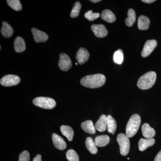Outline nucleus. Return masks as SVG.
Returning a JSON list of instances; mask_svg holds the SVG:
<instances>
[{
    "label": "nucleus",
    "instance_id": "nucleus-11",
    "mask_svg": "<svg viewBox=\"0 0 161 161\" xmlns=\"http://www.w3.org/2000/svg\"><path fill=\"white\" fill-rule=\"evenodd\" d=\"M92 31L96 37L98 38H104L108 35V30L105 26L102 24L93 25L92 26Z\"/></svg>",
    "mask_w": 161,
    "mask_h": 161
},
{
    "label": "nucleus",
    "instance_id": "nucleus-33",
    "mask_svg": "<svg viewBox=\"0 0 161 161\" xmlns=\"http://www.w3.org/2000/svg\"><path fill=\"white\" fill-rule=\"evenodd\" d=\"M33 161H42V158L40 154H38L34 158Z\"/></svg>",
    "mask_w": 161,
    "mask_h": 161
},
{
    "label": "nucleus",
    "instance_id": "nucleus-28",
    "mask_svg": "<svg viewBox=\"0 0 161 161\" xmlns=\"http://www.w3.org/2000/svg\"><path fill=\"white\" fill-rule=\"evenodd\" d=\"M81 5L79 2H77L75 3L74 7L70 13L71 17L75 18L78 17L79 16L80 9H81Z\"/></svg>",
    "mask_w": 161,
    "mask_h": 161
},
{
    "label": "nucleus",
    "instance_id": "nucleus-8",
    "mask_svg": "<svg viewBox=\"0 0 161 161\" xmlns=\"http://www.w3.org/2000/svg\"><path fill=\"white\" fill-rule=\"evenodd\" d=\"M157 45L156 40H148L145 43L142 52V56L143 58L148 57L154 50Z\"/></svg>",
    "mask_w": 161,
    "mask_h": 161
},
{
    "label": "nucleus",
    "instance_id": "nucleus-35",
    "mask_svg": "<svg viewBox=\"0 0 161 161\" xmlns=\"http://www.w3.org/2000/svg\"><path fill=\"white\" fill-rule=\"evenodd\" d=\"M90 2L93 3H98L101 2V1L100 0H92V1H90Z\"/></svg>",
    "mask_w": 161,
    "mask_h": 161
},
{
    "label": "nucleus",
    "instance_id": "nucleus-24",
    "mask_svg": "<svg viewBox=\"0 0 161 161\" xmlns=\"http://www.w3.org/2000/svg\"><path fill=\"white\" fill-rule=\"evenodd\" d=\"M86 146L87 150L91 153L93 154H96L98 152V149L93 139L91 137L86 138Z\"/></svg>",
    "mask_w": 161,
    "mask_h": 161
},
{
    "label": "nucleus",
    "instance_id": "nucleus-6",
    "mask_svg": "<svg viewBox=\"0 0 161 161\" xmlns=\"http://www.w3.org/2000/svg\"><path fill=\"white\" fill-rule=\"evenodd\" d=\"M20 82V78L17 75H6L1 78L0 83L4 86L9 87L17 85Z\"/></svg>",
    "mask_w": 161,
    "mask_h": 161
},
{
    "label": "nucleus",
    "instance_id": "nucleus-7",
    "mask_svg": "<svg viewBox=\"0 0 161 161\" xmlns=\"http://www.w3.org/2000/svg\"><path fill=\"white\" fill-rule=\"evenodd\" d=\"M58 66L59 68L63 71H67L71 68L72 64L70 58L65 53H61L60 55Z\"/></svg>",
    "mask_w": 161,
    "mask_h": 161
},
{
    "label": "nucleus",
    "instance_id": "nucleus-3",
    "mask_svg": "<svg viewBox=\"0 0 161 161\" xmlns=\"http://www.w3.org/2000/svg\"><path fill=\"white\" fill-rule=\"evenodd\" d=\"M141 123V119L138 114H134L130 117L127 123L126 135L129 138L133 137L137 133Z\"/></svg>",
    "mask_w": 161,
    "mask_h": 161
},
{
    "label": "nucleus",
    "instance_id": "nucleus-2",
    "mask_svg": "<svg viewBox=\"0 0 161 161\" xmlns=\"http://www.w3.org/2000/svg\"><path fill=\"white\" fill-rule=\"evenodd\" d=\"M157 75L155 72L150 71L146 73L139 79L137 86L142 90L151 88L155 83Z\"/></svg>",
    "mask_w": 161,
    "mask_h": 161
},
{
    "label": "nucleus",
    "instance_id": "nucleus-17",
    "mask_svg": "<svg viewBox=\"0 0 161 161\" xmlns=\"http://www.w3.org/2000/svg\"><path fill=\"white\" fill-rule=\"evenodd\" d=\"M150 25V20L149 18L143 15H141L138 18V29L140 30H147L149 29Z\"/></svg>",
    "mask_w": 161,
    "mask_h": 161
},
{
    "label": "nucleus",
    "instance_id": "nucleus-32",
    "mask_svg": "<svg viewBox=\"0 0 161 161\" xmlns=\"http://www.w3.org/2000/svg\"><path fill=\"white\" fill-rule=\"evenodd\" d=\"M154 161H161V150L156 156Z\"/></svg>",
    "mask_w": 161,
    "mask_h": 161
},
{
    "label": "nucleus",
    "instance_id": "nucleus-1",
    "mask_svg": "<svg viewBox=\"0 0 161 161\" xmlns=\"http://www.w3.org/2000/svg\"><path fill=\"white\" fill-rule=\"evenodd\" d=\"M106 77L102 74L87 75L80 80V84L89 88H97L102 86L106 82Z\"/></svg>",
    "mask_w": 161,
    "mask_h": 161
},
{
    "label": "nucleus",
    "instance_id": "nucleus-34",
    "mask_svg": "<svg viewBox=\"0 0 161 161\" xmlns=\"http://www.w3.org/2000/svg\"><path fill=\"white\" fill-rule=\"evenodd\" d=\"M156 1L155 0H142V2H143L144 3H152L155 2Z\"/></svg>",
    "mask_w": 161,
    "mask_h": 161
},
{
    "label": "nucleus",
    "instance_id": "nucleus-22",
    "mask_svg": "<svg viewBox=\"0 0 161 161\" xmlns=\"http://www.w3.org/2000/svg\"><path fill=\"white\" fill-rule=\"evenodd\" d=\"M94 142L97 147H105L109 143L110 137L108 135L99 136L95 137Z\"/></svg>",
    "mask_w": 161,
    "mask_h": 161
},
{
    "label": "nucleus",
    "instance_id": "nucleus-20",
    "mask_svg": "<svg viewBox=\"0 0 161 161\" xmlns=\"http://www.w3.org/2000/svg\"><path fill=\"white\" fill-rule=\"evenodd\" d=\"M82 130L90 134H95L96 132L95 127L92 120H87L81 124Z\"/></svg>",
    "mask_w": 161,
    "mask_h": 161
},
{
    "label": "nucleus",
    "instance_id": "nucleus-16",
    "mask_svg": "<svg viewBox=\"0 0 161 161\" xmlns=\"http://www.w3.org/2000/svg\"><path fill=\"white\" fill-rule=\"evenodd\" d=\"M14 47L15 52L18 53H22L26 50V43L23 38L17 37L15 39Z\"/></svg>",
    "mask_w": 161,
    "mask_h": 161
},
{
    "label": "nucleus",
    "instance_id": "nucleus-26",
    "mask_svg": "<svg viewBox=\"0 0 161 161\" xmlns=\"http://www.w3.org/2000/svg\"><path fill=\"white\" fill-rule=\"evenodd\" d=\"M8 6L15 11H19L22 9V6L19 0H7Z\"/></svg>",
    "mask_w": 161,
    "mask_h": 161
},
{
    "label": "nucleus",
    "instance_id": "nucleus-13",
    "mask_svg": "<svg viewBox=\"0 0 161 161\" xmlns=\"http://www.w3.org/2000/svg\"><path fill=\"white\" fill-rule=\"evenodd\" d=\"M142 130L143 136L146 138L151 139L155 136V130L151 128L149 124H144L142 126Z\"/></svg>",
    "mask_w": 161,
    "mask_h": 161
},
{
    "label": "nucleus",
    "instance_id": "nucleus-21",
    "mask_svg": "<svg viewBox=\"0 0 161 161\" xmlns=\"http://www.w3.org/2000/svg\"><path fill=\"white\" fill-rule=\"evenodd\" d=\"M60 131L64 136L71 142L73 140L74 136V130L71 127L67 125H62L60 128Z\"/></svg>",
    "mask_w": 161,
    "mask_h": 161
},
{
    "label": "nucleus",
    "instance_id": "nucleus-19",
    "mask_svg": "<svg viewBox=\"0 0 161 161\" xmlns=\"http://www.w3.org/2000/svg\"><path fill=\"white\" fill-rule=\"evenodd\" d=\"M117 129V124L115 119L112 117V115L107 116V130L108 132L112 134L114 133Z\"/></svg>",
    "mask_w": 161,
    "mask_h": 161
},
{
    "label": "nucleus",
    "instance_id": "nucleus-14",
    "mask_svg": "<svg viewBox=\"0 0 161 161\" xmlns=\"http://www.w3.org/2000/svg\"><path fill=\"white\" fill-rule=\"evenodd\" d=\"M155 142V140L153 138L141 139L138 143L139 149L141 151H143L148 147L153 146Z\"/></svg>",
    "mask_w": 161,
    "mask_h": 161
},
{
    "label": "nucleus",
    "instance_id": "nucleus-36",
    "mask_svg": "<svg viewBox=\"0 0 161 161\" xmlns=\"http://www.w3.org/2000/svg\"><path fill=\"white\" fill-rule=\"evenodd\" d=\"M76 65H78V63H76Z\"/></svg>",
    "mask_w": 161,
    "mask_h": 161
},
{
    "label": "nucleus",
    "instance_id": "nucleus-10",
    "mask_svg": "<svg viewBox=\"0 0 161 161\" xmlns=\"http://www.w3.org/2000/svg\"><path fill=\"white\" fill-rule=\"evenodd\" d=\"M90 58V54L85 48L81 47L78 50L76 56V59L79 64H83L86 63Z\"/></svg>",
    "mask_w": 161,
    "mask_h": 161
},
{
    "label": "nucleus",
    "instance_id": "nucleus-5",
    "mask_svg": "<svg viewBox=\"0 0 161 161\" xmlns=\"http://www.w3.org/2000/svg\"><path fill=\"white\" fill-rule=\"evenodd\" d=\"M116 140L119 145L120 154L123 156L128 155L130 152V146L129 137L123 133H120L118 134Z\"/></svg>",
    "mask_w": 161,
    "mask_h": 161
},
{
    "label": "nucleus",
    "instance_id": "nucleus-31",
    "mask_svg": "<svg viewBox=\"0 0 161 161\" xmlns=\"http://www.w3.org/2000/svg\"><path fill=\"white\" fill-rule=\"evenodd\" d=\"M19 161H30V154L28 151H23L20 153Z\"/></svg>",
    "mask_w": 161,
    "mask_h": 161
},
{
    "label": "nucleus",
    "instance_id": "nucleus-27",
    "mask_svg": "<svg viewBox=\"0 0 161 161\" xmlns=\"http://www.w3.org/2000/svg\"><path fill=\"white\" fill-rule=\"evenodd\" d=\"M113 60L117 64H121L123 62L124 54L122 50L119 49L115 52L113 56Z\"/></svg>",
    "mask_w": 161,
    "mask_h": 161
},
{
    "label": "nucleus",
    "instance_id": "nucleus-18",
    "mask_svg": "<svg viewBox=\"0 0 161 161\" xmlns=\"http://www.w3.org/2000/svg\"><path fill=\"white\" fill-rule=\"evenodd\" d=\"M1 31L3 37L6 38H10L13 34L14 30L9 23L4 22L3 23Z\"/></svg>",
    "mask_w": 161,
    "mask_h": 161
},
{
    "label": "nucleus",
    "instance_id": "nucleus-4",
    "mask_svg": "<svg viewBox=\"0 0 161 161\" xmlns=\"http://www.w3.org/2000/svg\"><path fill=\"white\" fill-rule=\"evenodd\" d=\"M33 103L36 106L45 109H52L56 106V101L48 97H39L35 98L33 100Z\"/></svg>",
    "mask_w": 161,
    "mask_h": 161
},
{
    "label": "nucleus",
    "instance_id": "nucleus-25",
    "mask_svg": "<svg viewBox=\"0 0 161 161\" xmlns=\"http://www.w3.org/2000/svg\"><path fill=\"white\" fill-rule=\"evenodd\" d=\"M128 18L125 19L126 24L127 26L131 27L133 25L136 21V15L135 12L133 9H130L128 11Z\"/></svg>",
    "mask_w": 161,
    "mask_h": 161
},
{
    "label": "nucleus",
    "instance_id": "nucleus-12",
    "mask_svg": "<svg viewBox=\"0 0 161 161\" xmlns=\"http://www.w3.org/2000/svg\"><path fill=\"white\" fill-rule=\"evenodd\" d=\"M52 139L55 147L58 150H63L66 149V142L60 136L56 133H53L52 135Z\"/></svg>",
    "mask_w": 161,
    "mask_h": 161
},
{
    "label": "nucleus",
    "instance_id": "nucleus-37",
    "mask_svg": "<svg viewBox=\"0 0 161 161\" xmlns=\"http://www.w3.org/2000/svg\"><path fill=\"white\" fill-rule=\"evenodd\" d=\"M128 159H129V160L130 159V158H128Z\"/></svg>",
    "mask_w": 161,
    "mask_h": 161
},
{
    "label": "nucleus",
    "instance_id": "nucleus-29",
    "mask_svg": "<svg viewBox=\"0 0 161 161\" xmlns=\"http://www.w3.org/2000/svg\"><path fill=\"white\" fill-rule=\"evenodd\" d=\"M66 158L69 161H79L78 153L74 150H68L66 153Z\"/></svg>",
    "mask_w": 161,
    "mask_h": 161
},
{
    "label": "nucleus",
    "instance_id": "nucleus-9",
    "mask_svg": "<svg viewBox=\"0 0 161 161\" xmlns=\"http://www.w3.org/2000/svg\"><path fill=\"white\" fill-rule=\"evenodd\" d=\"M31 32L33 36L34 39L36 43L45 42L48 40V35L44 32L35 28H33L31 29Z\"/></svg>",
    "mask_w": 161,
    "mask_h": 161
},
{
    "label": "nucleus",
    "instance_id": "nucleus-23",
    "mask_svg": "<svg viewBox=\"0 0 161 161\" xmlns=\"http://www.w3.org/2000/svg\"><path fill=\"white\" fill-rule=\"evenodd\" d=\"M101 18L103 20L109 23H113L116 20L115 14L109 9H105L102 12Z\"/></svg>",
    "mask_w": 161,
    "mask_h": 161
},
{
    "label": "nucleus",
    "instance_id": "nucleus-30",
    "mask_svg": "<svg viewBox=\"0 0 161 161\" xmlns=\"http://www.w3.org/2000/svg\"><path fill=\"white\" fill-rule=\"evenodd\" d=\"M100 15L98 13H93L92 10H89L86 13L85 17L89 21H94L100 17Z\"/></svg>",
    "mask_w": 161,
    "mask_h": 161
},
{
    "label": "nucleus",
    "instance_id": "nucleus-15",
    "mask_svg": "<svg viewBox=\"0 0 161 161\" xmlns=\"http://www.w3.org/2000/svg\"><path fill=\"white\" fill-rule=\"evenodd\" d=\"M95 129L100 132H104L107 129V116L102 115L95 125Z\"/></svg>",
    "mask_w": 161,
    "mask_h": 161
}]
</instances>
